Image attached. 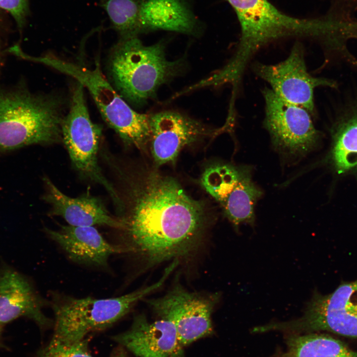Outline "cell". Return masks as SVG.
Wrapping results in <instances>:
<instances>
[{
	"instance_id": "6da1fadb",
	"label": "cell",
	"mask_w": 357,
	"mask_h": 357,
	"mask_svg": "<svg viewBox=\"0 0 357 357\" xmlns=\"http://www.w3.org/2000/svg\"><path fill=\"white\" fill-rule=\"evenodd\" d=\"M145 167L130 184L123 202L120 254L155 265L186 257L202 242L210 222L203 201L188 194L175 178Z\"/></svg>"
},
{
	"instance_id": "7a4b0ae2",
	"label": "cell",
	"mask_w": 357,
	"mask_h": 357,
	"mask_svg": "<svg viewBox=\"0 0 357 357\" xmlns=\"http://www.w3.org/2000/svg\"><path fill=\"white\" fill-rule=\"evenodd\" d=\"M65 107L58 95L0 91V151L61 141Z\"/></svg>"
},
{
	"instance_id": "3957f363",
	"label": "cell",
	"mask_w": 357,
	"mask_h": 357,
	"mask_svg": "<svg viewBox=\"0 0 357 357\" xmlns=\"http://www.w3.org/2000/svg\"><path fill=\"white\" fill-rule=\"evenodd\" d=\"M182 59H167L163 43L144 45L136 37L121 38L113 47L108 71L113 86L126 102L141 106L183 67Z\"/></svg>"
},
{
	"instance_id": "277c9868",
	"label": "cell",
	"mask_w": 357,
	"mask_h": 357,
	"mask_svg": "<svg viewBox=\"0 0 357 357\" xmlns=\"http://www.w3.org/2000/svg\"><path fill=\"white\" fill-rule=\"evenodd\" d=\"M241 28L238 50L224 68L234 79L239 76L251 56L265 44L288 36H320L342 23L330 19H299L287 15L267 0H228Z\"/></svg>"
},
{
	"instance_id": "5b68a950",
	"label": "cell",
	"mask_w": 357,
	"mask_h": 357,
	"mask_svg": "<svg viewBox=\"0 0 357 357\" xmlns=\"http://www.w3.org/2000/svg\"><path fill=\"white\" fill-rule=\"evenodd\" d=\"M170 275L165 270L156 283L114 298H75L58 293L52 294L54 332L49 342L69 344L85 339L89 333L113 325L140 299L161 287Z\"/></svg>"
},
{
	"instance_id": "8992f818",
	"label": "cell",
	"mask_w": 357,
	"mask_h": 357,
	"mask_svg": "<svg viewBox=\"0 0 357 357\" xmlns=\"http://www.w3.org/2000/svg\"><path fill=\"white\" fill-rule=\"evenodd\" d=\"M49 65L72 76L88 90L103 119L125 144L146 150L150 136L149 115L129 106L103 75L98 63L90 69L52 59Z\"/></svg>"
},
{
	"instance_id": "52a82bcc",
	"label": "cell",
	"mask_w": 357,
	"mask_h": 357,
	"mask_svg": "<svg viewBox=\"0 0 357 357\" xmlns=\"http://www.w3.org/2000/svg\"><path fill=\"white\" fill-rule=\"evenodd\" d=\"M61 124L62 141L73 167L83 177L103 186L121 211L123 201L102 173L98 162L102 127L91 119L83 85L77 82Z\"/></svg>"
},
{
	"instance_id": "ba28073f",
	"label": "cell",
	"mask_w": 357,
	"mask_h": 357,
	"mask_svg": "<svg viewBox=\"0 0 357 357\" xmlns=\"http://www.w3.org/2000/svg\"><path fill=\"white\" fill-rule=\"evenodd\" d=\"M274 329L324 331L357 338V279L344 282L332 293L316 290L296 320L274 323Z\"/></svg>"
},
{
	"instance_id": "9c48e42d",
	"label": "cell",
	"mask_w": 357,
	"mask_h": 357,
	"mask_svg": "<svg viewBox=\"0 0 357 357\" xmlns=\"http://www.w3.org/2000/svg\"><path fill=\"white\" fill-rule=\"evenodd\" d=\"M219 299L218 294L191 292L178 285L162 297L148 301L160 318L174 324L183 347L212 332L211 315Z\"/></svg>"
},
{
	"instance_id": "30bf717a",
	"label": "cell",
	"mask_w": 357,
	"mask_h": 357,
	"mask_svg": "<svg viewBox=\"0 0 357 357\" xmlns=\"http://www.w3.org/2000/svg\"><path fill=\"white\" fill-rule=\"evenodd\" d=\"M264 126L274 145L291 156L305 155L315 145L318 133L305 109L289 103L271 89L263 91Z\"/></svg>"
},
{
	"instance_id": "8fae6325",
	"label": "cell",
	"mask_w": 357,
	"mask_h": 357,
	"mask_svg": "<svg viewBox=\"0 0 357 357\" xmlns=\"http://www.w3.org/2000/svg\"><path fill=\"white\" fill-rule=\"evenodd\" d=\"M302 48L295 45L285 60L274 65L257 63L254 70L268 82L271 89L285 101L314 113V89L318 86L336 87L331 80L316 78L307 72Z\"/></svg>"
},
{
	"instance_id": "7c38bea8",
	"label": "cell",
	"mask_w": 357,
	"mask_h": 357,
	"mask_svg": "<svg viewBox=\"0 0 357 357\" xmlns=\"http://www.w3.org/2000/svg\"><path fill=\"white\" fill-rule=\"evenodd\" d=\"M149 145L154 166L174 163L186 147L214 135L202 123L181 113L166 111L149 115Z\"/></svg>"
},
{
	"instance_id": "4fadbf2b",
	"label": "cell",
	"mask_w": 357,
	"mask_h": 357,
	"mask_svg": "<svg viewBox=\"0 0 357 357\" xmlns=\"http://www.w3.org/2000/svg\"><path fill=\"white\" fill-rule=\"evenodd\" d=\"M113 339L136 357H183L174 324L163 318L150 322L137 316L129 329Z\"/></svg>"
},
{
	"instance_id": "5bb4252c",
	"label": "cell",
	"mask_w": 357,
	"mask_h": 357,
	"mask_svg": "<svg viewBox=\"0 0 357 357\" xmlns=\"http://www.w3.org/2000/svg\"><path fill=\"white\" fill-rule=\"evenodd\" d=\"M45 230L68 258L78 264L106 268L110 257L120 254L119 248L108 242L94 227L68 225Z\"/></svg>"
},
{
	"instance_id": "9a60e30c",
	"label": "cell",
	"mask_w": 357,
	"mask_h": 357,
	"mask_svg": "<svg viewBox=\"0 0 357 357\" xmlns=\"http://www.w3.org/2000/svg\"><path fill=\"white\" fill-rule=\"evenodd\" d=\"M46 302L23 276L6 268L0 274V326L19 317H26L41 328L53 321L42 311Z\"/></svg>"
},
{
	"instance_id": "2e32d148",
	"label": "cell",
	"mask_w": 357,
	"mask_h": 357,
	"mask_svg": "<svg viewBox=\"0 0 357 357\" xmlns=\"http://www.w3.org/2000/svg\"><path fill=\"white\" fill-rule=\"evenodd\" d=\"M45 182L46 192L44 199L51 206L50 214L62 217L73 226H109L119 230L121 226L119 218L113 217L102 200L86 194L70 197L63 193L48 178Z\"/></svg>"
},
{
	"instance_id": "e0dca14e",
	"label": "cell",
	"mask_w": 357,
	"mask_h": 357,
	"mask_svg": "<svg viewBox=\"0 0 357 357\" xmlns=\"http://www.w3.org/2000/svg\"><path fill=\"white\" fill-rule=\"evenodd\" d=\"M139 22L141 31L163 29L190 34L196 26L182 0H142Z\"/></svg>"
},
{
	"instance_id": "ac0fdd59",
	"label": "cell",
	"mask_w": 357,
	"mask_h": 357,
	"mask_svg": "<svg viewBox=\"0 0 357 357\" xmlns=\"http://www.w3.org/2000/svg\"><path fill=\"white\" fill-rule=\"evenodd\" d=\"M250 177V172L242 178L220 205L225 216L237 230L241 224L253 226L254 207L262 195Z\"/></svg>"
},
{
	"instance_id": "d6986e66",
	"label": "cell",
	"mask_w": 357,
	"mask_h": 357,
	"mask_svg": "<svg viewBox=\"0 0 357 357\" xmlns=\"http://www.w3.org/2000/svg\"><path fill=\"white\" fill-rule=\"evenodd\" d=\"M285 357H357V352L331 336L316 334L292 338Z\"/></svg>"
},
{
	"instance_id": "ffe728a7",
	"label": "cell",
	"mask_w": 357,
	"mask_h": 357,
	"mask_svg": "<svg viewBox=\"0 0 357 357\" xmlns=\"http://www.w3.org/2000/svg\"><path fill=\"white\" fill-rule=\"evenodd\" d=\"M250 170L226 163H215L203 171L200 182L203 189L220 205Z\"/></svg>"
},
{
	"instance_id": "44dd1931",
	"label": "cell",
	"mask_w": 357,
	"mask_h": 357,
	"mask_svg": "<svg viewBox=\"0 0 357 357\" xmlns=\"http://www.w3.org/2000/svg\"><path fill=\"white\" fill-rule=\"evenodd\" d=\"M139 0H102L101 6L107 13L112 27L121 38L137 36L141 32Z\"/></svg>"
},
{
	"instance_id": "7402d4cb",
	"label": "cell",
	"mask_w": 357,
	"mask_h": 357,
	"mask_svg": "<svg viewBox=\"0 0 357 357\" xmlns=\"http://www.w3.org/2000/svg\"><path fill=\"white\" fill-rule=\"evenodd\" d=\"M333 159L340 173L357 166V113L340 125L335 135Z\"/></svg>"
},
{
	"instance_id": "603a6c76",
	"label": "cell",
	"mask_w": 357,
	"mask_h": 357,
	"mask_svg": "<svg viewBox=\"0 0 357 357\" xmlns=\"http://www.w3.org/2000/svg\"><path fill=\"white\" fill-rule=\"evenodd\" d=\"M37 357H93L89 350L88 340L69 344L49 342L39 351Z\"/></svg>"
},
{
	"instance_id": "cb8c5ba5",
	"label": "cell",
	"mask_w": 357,
	"mask_h": 357,
	"mask_svg": "<svg viewBox=\"0 0 357 357\" xmlns=\"http://www.w3.org/2000/svg\"><path fill=\"white\" fill-rule=\"evenodd\" d=\"M0 8L9 12L17 25L22 27L28 13V0H0Z\"/></svg>"
},
{
	"instance_id": "d4e9b609",
	"label": "cell",
	"mask_w": 357,
	"mask_h": 357,
	"mask_svg": "<svg viewBox=\"0 0 357 357\" xmlns=\"http://www.w3.org/2000/svg\"><path fill=\"white\" fill-rule=\"evenodd\" d=\"M111 357H126L123 352L120 350H117L112 354Z\"/></svg>"
},
{
	"instance_id": "484cf974",
	"label": "cell",
	"mask_w": 357,
	"mask_h": 357,
	"mask_svg": "<svg viewBox=\"0 0 357 357\" xmlns=\"http://www.w3.org/2000/svg\"><path fill=\"white\" fill-rule=\"evenodd\" d=\"M2 346L1 326H0V348Z\"/></svg>"
}]
</instances>
